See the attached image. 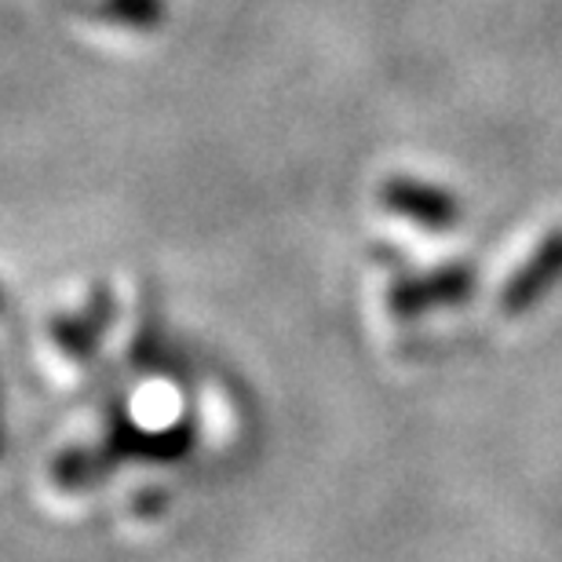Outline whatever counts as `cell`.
<instances>
[{
    "mask_svg": "<svg viewBox=\"0 0 562 562\" xmlns=\"http://www.w3.org/2000/svg\"><path fill=\"white\" fill-rule=\"evenodd\" d=\"M99 11H110V15L136 22V26H143V22L150 26V22H157L165 15V4L161 0H103Z\"/></svg>",
    "mask_w": 562,
    "mask_h": 562,
    "instance_id": "obj_1",
    "label": "cell"
}]
</instances>
